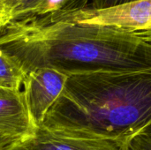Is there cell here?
Listing matches in <instances>:
<instances>
[{"mask_svg":"<svg viewBox=\"0 0 151 150\" xmlns=\"http://www.w3.org/2000/svg\"><path fill=\"white\" fill-rule=\"evenodd\" d=\"M0 50L25 75L40 68H52L67 76L151 68L148 30L87 22L79 14L77 0L58 11L10 26L0 35Z\"/></svg>","mask_w":151,"mask_h":150,"instance_id":"cell-1","label":"cell"},{"mask_svg":"<svg viewBox=\"0 0 151 150\" xmlns=\"http://www.w3.org/2000/svg\"><path fill=\"white\" fill-rule=\"evenodd\" d=\"M151 121V68L67 76L42 125L93 138H130Z\"/></svg>","mask_w":151,"mask_h":150,"instance_id":"cell-2","label":"cell"},{"mask_svg":"<svg viewBox=\"0 0 151 150\" xmlns=\"http://www.w3.org/2000/svg\"><path fill=\"white\" fill-rule=\"evenodd\" d=\"M78 11L87 22L133 31L151 30V0H136L105 8H95L88 0H77Z\"/></svg>","mask_w":151,"mask_h":150,"instance_id":"cell-3","label":"cell"},{"mask_svg":"<svg viewBox=\"0 0 151 150\" xmlns=\"http://www.w3.org/2000/svg\"><path fill=\"white\" fill-rule=\"evenodd\" d=\"M131 140L78 136L40 126L18 146L21 150H129Z\"/></svg>","mask_w":151,"mask_h":150,"instance_id":"cell-4","label":"cell"},{"mask_svg":"<svg viewBox=\"0 0 151 150\" xmlns=\"http://www.w3.org/2000/svg\"><path fill=\"white\" fill-rule=\"evenodd\" d=\"M67 75L52 68H40L26 74L23 90L35 128L42 125L50 108L60 95Z\"/></svg>","mask_w":151,"mask_h":150,"instance_id":"cell-5","label":"cell"},{"mask_svg":"<svg viewBox=\"0 0 151 150\" xmlns=\"http://www.w3.org/2000/svg\"><path fill=\"white\" fill-rule=\"evenodd\" d=\"M0 129L20 141L35 133L36 128L27 106L24 90L0 88Z\"/></svg>","mask_w":151,"mask_h":150,"instance_id":"cell-6","label":"cell"},{"mask_svg":"<svg viewBox=\"0 0 151 150\" xmlns=\"http://www.w3.org/2000/svg\"><path fill=\"white\" fill-rule=\"evenodd\" d=\"M73 0H0V35L12 25L58 11Z\"/></svg>","mask_w":151,"mask_h":150,"instance_id":"cell-7","label":"cell"},{"mask_svg":"<svg viewBox=\"0 0 151 150\" xmlns=\"http://www.w3.org/2000/svg\"><path fill=\"white\" fill-rule=\"evenodd\" d=\"M25 77L20 66L0 50V88L22 91Z\"/></svg>","mask_w":151,"mask_h":150,"instance_id":"cell-8","label":"cell"},{"mask_svg":"<svg viewBox=\"0 0 151 150\" xmlns=\"http://www.w3.org/2000/svg\"><path fill=\"white\" fill-rule=\"evenodd\" d=\"M129 150H151V140L142 135H135L130 141Z\"/></svg>","mask_w":151,"mask_h":150,"instance_id":"cell-9","label":"cell"},{"mask_svg":"<svg viewBox=\"0 0 151 150\" xmlns=\"http://www.w3.org/2000/svg\"><path fill=\"white\" fill-rule=\"evenodd\" d=\"M19 141L20 140L0 129V150L8 149L12 146L19 143Z\"/></svg>","mask_w":151,"mask_h":150,"instance_id":"cell-10","label":"cell"},{"mask_svg":"<svg viewBox=\"0 0 151 150\" xmlns=\"http://www.w3.org/2000/svg\"><path fill=\"white\" fill-rule=\"evenodd\" d=\"M91 6L95 8H105L136 0H88Z\"/></svg>","mask_w":151,"mask_h":150,"instance_id":"cell-11","label":"cell"},{"mask_svg":"<svg viewBox=\"0 0 151 150\" xmlns=\"http://www.w3.org/2000/svg\"><path fill=\"white\" fill-rule=\"evenodd\" d=\"M137 135H142V136H145L151 140V121L142 131L139 132V133Z\"/></svg>","mask_w":151,"mask_h":150,"instance_id":"cell-12","label":"cell"},{"mask_svg":"<svg viewBox=\"0 0 151 150\" xmlns=\"http://www.w3.org/2000/svg\"><path fill=\"white\" fill-rule=\"evenodd\" d=\"M6 150H21V149H20V148L18 146V143H17V144H15V145L12 146L10 149H6Z\"/></svg>","mask_w":151,"mask_h":150,"instance_id":"cell-13","label":"cell"},{"mask_svg":"<svg viewBox=\"0 0 151 150\" xmlns=\"http://www.w3.org/2000/svg\"><path fill=\"white\" fill-rule=\"evenodd\" d=\"M148 31L150 32V35H151V30H148Z\"/></svg>","mask_w":151,"mask_h":150,"instance_id":"cell-14","label":"cell"}]
</instances>
